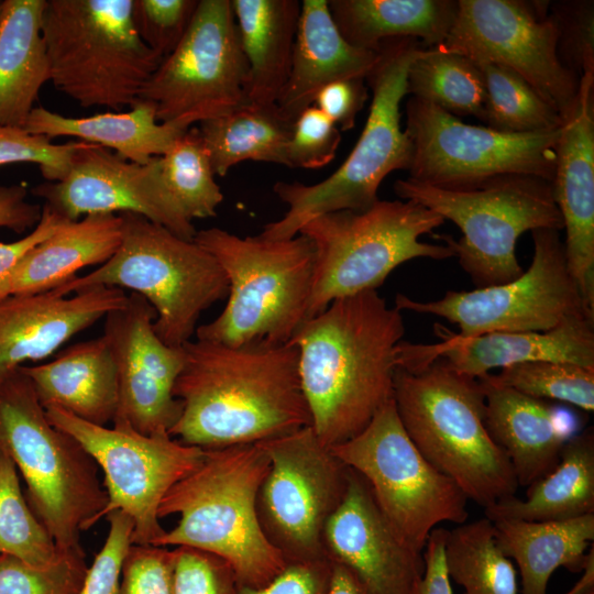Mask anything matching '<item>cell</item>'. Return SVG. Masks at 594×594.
<instances>
[{"label": "cell", "mask_w": 594, "mask_h": 594, "mask_svg": "<svg viewBox=\"0 0 594 594\" xmlns=\"http://www.w3.org/2000/svg\"><path fill=\"white\" fill-rule=\"evenodd\" d=\"M405 109V132L413 145L408 178L452 190L474 189L507 175L535 176L552 183L561 129L505 133L464 123L414 97Z\"/></svg>", "instance_id": "obj_13"}, {"label": "cell", "mask_w": 594, "mask_h": 594, "mask_svg": "<svg viewBox=\"0 0 594 594\" xmlns=\"http://www.w3.org/2000/svg\"><path fill=\"white\" fill-rule=\"evenodd\" d=\"M588 594H594V592H593V593H588Z\"/></svg>", "instance_id": "obj_57"}, {"label": "cell", "mask_w": 594, "mask_h": 594, "mask_svg": "<svg viewBox=\"0 0 594 594\" xmlns=\"http://www.w3.org/2000/svg\"><path fill=\"white\" fill-rule=\"evenodd\" d=\"M377 59L378 52L345 41L330 14L328 0H302L289 75L276 106L294 122L312 106L321 88L341 79H365Z\"/></svg>", "instance_id": "obj_26"}, {"label": "cell", "mask_w": 594, "mask_h": 594, "mask_svg": "<svg viewBox=\"0 0 594 594\" xmlns=\"http://www.w3.org/2000/svg\"><path fill=\"white\" fill-rule=\"evenodd\" d=\"M393 399L400 422L422 457L484 509L515 496L519 485L506 453L485 426V397L477 378L443 358L397 367Z\"/></svg>", "instance_id": "obj_4"}, {"label": "cell", "mask_w": 594, "mask_h": 594, "mask_svg": "<svg viewBox=\"0 0 594 594\" xmlns=\"http://www.w3.org/2000/svg\"><path fill=\"white\" fill-rule=\"evenodd\" d=\"M477 380L485 397L486 429L508 457L518 485L528 487L557 466L564 444L581 431L579 419L498 383L490 373Z\"/></svg>", "instance_id": "obj_25"}, {"label": "cell", "mask_w": 594, "mask_h": 594, "mask_svg": "<svg viewBox=\"0 0 594 594\" xmlns=\"http://www.w3.org/2000/svg\"><path fill=\"white\" fill-rule=\"evenodd\" d=\"M0 451L21 472L28 503L59 550L81 549L80 534L105 517L98 465L47 418L21 366L0 372Z\"/></svg>", "instance_id": "obj_5"}, {"label": "cell", "mask_w": 594, "mask_h": 594, "mask_svg": "<svg viewBox=\"0 0 594 594\" xmlns=\"http://www.w3.org/2000/svg\"><path fill=\"white\" fill-rule=\"evenodd\" d=\"M559 28L558 54L562 64L580 78L594 74L593 1L549 4Z\"/></svg>", "instance_id": "obj_45"}, {"label": "cell", "mask_w": 594, "mask_h": 594, "mask_svg": "<svg viewBox=\"0 0 594 594\" xmlns=\"http://www.w3.org/2000/svg\"><path fill=\"white\" fill-rule=\"evenodd\" d=\"M444 564L463 594H519L513 561L498 548L487 517L448 530Z\"/></svg>", "instance_id": "obj_36"}, {"label": "cell", "mask_w": 594, "mask_h": 594, "mask_svg": "<svg viewBox=\"0 0 594 594\" xmlns=\"http://www.w3.org/2000/svg\"><path fill=\"white\" fill-rule=\"evenodd\" d=\"M87 569L82 548L59 550L56 559L43 566L0 553V594H78Z\"/></svg>", "instance_id": "obj_42"}, {"label": "cell", "mask_w": 594, "mask_h": 594, "mask_svg": "<svg viewBox=\"0 0 594 594\" xmlns=\"http://www.w3.org/2000/svg\"><path fill=\"white\" fill-rule=\"evenodd\" d=\"M119 215L122 237L113 255L51 290L68 296L98 285L131 289L154 307L157 337L169 346H183L195 334L200 315L228 296L229 280L218 261L194 240L140 215Z\"/></svg>", "instance_id": "obj_9"}, {"label": "cell", "mask_w": 594, "mask_h": 594, "mask_svg": "<svg viewBox=\"0 0 594 594\" xmlns=\"http://www.w3.org/2000/svg\"><path fill=\"white\" fill-rule=\"evenodd\" d=\"M127 298L121 288L98 285L73 296L47 290L0 300V372L47 358Z\"/></svg>", "instance_id": "obj_24"}, {"label": "cell", "mask_w": 594, "mask_h": 594, "mask_svg": "<svg viewBox=\"0 0 594 594\" xmlns=\"http://www.w3.org/2000/svg\"><path fill=\"white\" fill-rule=\"evenodd\" d=\"M322 543L326 557L351 570L371 594H409L425 571L424 553L400 539L366 481L352 469Z\"/></svg>", "instance_id": "obj_21"}, {"label": "cell", "mask_w": 594, "mask_h": 594, "mask_svg": "<svg viewBox=\"0 0 594 594\" xmlns=\"http://www.w3.org/2000/svg\"><path fill=\"white\" fill-rule=\"evenodd\" d=\"M26 195L23 185L0 186V228L22 233L36 227L43 207L29 202Z\"/></svg>", "instance_id": "obj_54"}, {"label": "cell", "mask_w": 594, "mask_h": 594, "mask_svg": "<svg viewBox=\"0 0 594 594\" xmlns=\"http://www.w3.org/2000/svg\"><path fill=\"white\" fill-rule=\"evenodd\" d=\"M44 409L48 420L75 438L101 469L108 496L105 517L112 510L125 513L134 525L132 544L154 546L166 531L158 516L164 496L202 461L206 450L166 433H140L124 421L109 428L57 407Z\"/></svg>", "instance_id": "obj_17"}, {"label": "cell", "mask_w": 594, "mask_h": 594, "mask_svg": "<svg viewBox=\"0 0 594 594\" xmlns=\"http://www.w3.org/2000/svg\"><path fill=\"white\" fill-rule=\"evenodd\" d=\"M436 344L404 343L407 356L418 362L443 358L457 372L479 378L491 370L514 364L553 361L594 369V315L579 312L542 332H493L462 338L435 326Z\"/></svg>", "instance_id": "obj_23"}, {"label": "cell", "mask_w": 594, "mask_h": 594, "mask_svg": "<svg viewBox=\"0 0 594 594\" xmlns=\"http://www.w3.org/2000/svg\"><path fill=\"white\" fill-rule=\"evenodd\" d=\"M173 553L174 594H237V576L223 559L186 546Z\"/></svg>", "instance_id": "obj_47"}, {"label": "cell", "mask_w": 594, "mask_h": 594, "mask_svg": "<svg viewBox=\"0 0 594 594\" xmlns=\"http://www.w3.org/2000/svg\"><path fill=\"white\" fill-rule=\"evenodd\" d=\"M1 6H2V2H1V4H0V14H1Z\"/></svg>", "instance_id": "obj_56"}, {"label": "cell", "mask_w": 594, "mask_h": 594, "mask_svg": "<svg viewBox=\"0 0 594 594\" xmlns=\"http://www.w3.org/2000/svg\"><path fill=\"white\" fill-rule=\"evenodd\" d=\"M174 396L182 414L169 435L204 450L253 444L311 426L295 344L228 345L190 340Z\"/></svg>", "instance_id": "obj_1"}, {"label": "cell", "mask_w": 594, "mask_h": 594, "mask_svg": "<svg viewBox=\"0 0 594 594\" xmlns=\"http://www.w3.org/2000/svg\"><path fill=\"white\" fill-rule=\"evenodd\" d=\"M109 530L102 548L87 569L78 594H119L124 559L132 544L133 521L121 510L107 516Z\"/></svg>", "instance_id": "obj_48"}, {"label": "cell", "mask_w": 594, "mask_h": 594, "mask_svg": "<svg viewBox=\"0 0 594 594\" xmlns=\"http://www.w3.org/2000/svg\"><path fill=\"white\" fill-rule=\"evenodd\" d=\"M121 237L119 213H92L67 221L20 261L4 285L6 298L54 289L75 278L79 270L106 263Z\"/></svg>", "instance_id": "obj_29"}, {"label": "cell", "mask_w": 594, "mask_h": 594, "mask_svg": "<svg viewBox=\"0 0 594 594\" xmlns=\"http://www.w3.org/2000/svg\"><path fill=\"white\" fill-rule=\"evenodd\" d=\"M340 129L314 105L294 121L286 148V166L320 168L336 156L341 142Z\"/></svg>", "instance_id": "obj_46"}, {"label": "cell", "mask_w": 594, "mask_h": 594, "mask_svg": "<svg viewBox=\"0 0 594 594\" xmlns=\"http://www.w3.org/2000/svg\"><path fill=\"white\" fill-rule=\"evenodd\" d=\"M106 338L117 367L119 407L113 421L146 435H169L182 414L174 386L185 363L183 346H169L155 333L156 311L132 293L105 317ZM170 436V435H169Z\"/></svg>", "instance_id": "obj_20"}, {"label": "cell", "mask_w": 594, "mask_h": 594, "mask_svg": "<svg viewBox=\"0 0 594 594\" xmlns=\"http://www.w3.org/2000/svg\"><path fill=\"white\" fill-rule=\"evenodd\" d=\"M270 459L256 510L261 528L286 563L326 559V525L343 501L350 468L311 426L258 442Z\"/></svg>", "instance_id": "obj_14"}, {"label": "cell", "mask_w": 594, "mask_h": 594, "mask_svg": "<svg viewBox=\"0 0 594 594\" xmlns=\"http://www.w3.org/2000/svg\"><path fill=\"white\" fill-rule=\"evenodd\" d=\"M560 231L532 230L534 257L528 270L508 283L468 292L448 290L433 301L397 294L395 307L444 318L459 327L458 336L493 332H542L566 317L588 312L571 275Z\"/></svg>", "instance_id": "obj_15"}, {"label": "cell", "mask_w": 594, "mask_h": 594, "mask_svg": "<svg viewBox=\"0 0 594 594\" xmlns=\"http://www.w3.org/2000/svg\"><path fill=\"white\" fill-rule=\"evenodd\" d=\"M0 553L43 566L59 553L54 540L21 492L16 468L0 451Z\"/></svg>", "instance_id": "obj_40"}, {"label": "cell", "mask_w": 594, "mask_h": 594, "mask_svg": "<svg viewBox=\"0 0 594 594\" xmlns=\"http://www.w3.org/2000/svg\"><path fill=\"white\" fill-rule=\"evenodd\" d=\"M594 74L580 78L557 144L552 194L565 230L569 271L594 311Z\"/></svg>", "instance_id": "obj_22"}, {"label": "cell", "mask_w": 594, "mask_h": 594, "mask_svg": "<svg viewBox=\"0 0 594 594\" xmlns=\"http://www.w3.org/2000/svg\"><path fill=\"white\" fill-rule=\"evenodd\" d=\"M44 408L57 407L98 426L113 422L119 383L111 349L103 336L75 343L53 361L21 365Z\"/></svg>", "instance_id": "obj_27"}, {"label": "cell", "mask_w": 594, "mask_h": 594, "mask_svg": "<svg viewBox=\"0 0 594 594\" xmlns=\"http://www.w3.org/2000/svg\"><path fill=\"white\" fill-rule=\"evenodd\" d=\"M133 0H46L41 33L50 81L81 107L119 110L139 100L163 61L140 38Z\"/></svg>", "instance_id": "obj_8"}, {"label": "cell", "mask_w": 594, "mask_h": 594, "mask_svg": "<svg viewBox=\"0 0 594 594\" xmlns=\"http://www.w3.org/2000/svg\"><path fill=\"white\" fill-rule=\"evenodd\" d=\"M490 520L558 521L594 514V430L590 427L563 447L557 466L516 496L484 509Z\"/></svg>", "instance_id": "obj_34"}, {"label": "cell", "mask_w": 594, "mask_h": 594, "mask_svg": "<svg viewBox=\"0 0 594 594\" xmlns=\"http://www.w3.org/2000/svg\"><path fill=\"white\" fill-rule=\"evenodd\" d=\"M400 311L377 290L333 300L306 320L289 343L299 352L311 428L327 448L359 435L393 398Z\"/></svg>", "instance_id": "obj_2"}, {"label": "cell", "mask_w": 594, "mask_h": 594, "mask_svg": "<svg viewBox=\"0 0 594 594\" xmlns=\"http://www.w3.org/2000/svg\"><path fill=\"white\" fill-rule=\"evenodd\" d=\"M248 63V102L276 103L289 75L298 0H231Z\"/></svg>", "instance_id": "obj_31"}, {"label": "cell", "mask_w": 594, "mask_h": 594, "mask_svg": "<svg viewBox=\"0 0 594 594\" xmlns=\"http://www.w3.org/2000/svg\"><path fill=\"white\" fill-rule=\"evenodd\" d=\"M293 123L276 103L244 106L199 123V132L213 172L226 176L244 161L286 166V148Z\"/></svg>", "instance_id": "obj_35"}, {"label": "cell", "mask_w": 594, "mask_h": 594, "mask_svg": "<svg viewBox=\"0 0 594 594\" xmlns=\"http://www.w3.org/2000/svg\"><path fill=\"white\" fill-rule=\"evenodd\" d=\"M270 459L260 443L206 450L164 496L160 518L178 515L154 546H186L227 561L240 585L261 587L287 565L266 539L256 499Z\"/></svg>", "instance_id": "obj_3"}, {"label": "cell", "mask_w": 594, "mask_h": 594, "mask_svg": "<svg viewBox=\"0 0 594 594\" xmlns=\"http://www.w3.org/2000/svg\"><path fill=\"white\" fill-rule=\"evenodd\" d=\"M443 223L432 210L408 200H378L364 211L340 210L308 220L298 232L315 251L305 321L336 299L377 290L405 262L453 257L446 244L419 240Z\"/></svg>", "instance_id": "obj_10"}, {"label": "cell", "mask_w": 594, "mask_h": 594, "mask_svg": "<svg viewBox=\"0 0 594 594\" xmlns=\"http://www.w3.org/2000/svg\"><path fill=\"white\" fill-rule=\"evenodd\" d=\"M158 162L167 190L190 221L217 215L223 194L198 127H190Z\"/></svg>", "instance_id": "obj_39"}, {"label": "cell", "mask_w": 594, "mask_h": 594, "mask_svg": "<svg viewBox=\"0 0 594 594\" xmlns=\"http://www.w3.org/2000/svg\"><path fill=\"white\" fill-rule=\"evenodd\" d=\"M326 594L371 593L351 570L338 562L331 561V575Z\"/></svg>", "instance_id": "obj_55"}, {"label": "cell", "mask_w": 594, "mask_h": 594, "mask_svg": "<svg viewBox=\"0 0 594 594\" xmlns=\"http://www.w3.org/2000/svg\"><path fill=\"white\" fill-rule=\"evenodd\" d=\"M67 220L43 206L40 222L32 231L14 242H0V300L4 299V285L20 261L37 244L54 234Z\"/></svg>", "instance_id": "obj_52"}, {"label": "cell", "mask_w": 594, "mask_h": 594, "mask_svg": "<svg viewBox=\"0 0 594 594\" xmlns=\"http://www.w3.org/2000/svg\"><path fill=\"white\" fill-rule=\"evenodd\" d=\"M194 241L220 264L228 301L212 321L196 329L198 340L240 345L287 343L305 322L315 251L298 233L285 240L241 238L220 228L197 231Z\"/></svg>", "instance_id": "obj_7"}, {"label": "cell", "mask_w": 594, "mask_h": 594, "mask_svg": "<svg viewBox=\"0 0 594 594\" xmlns=\"http://www.w3.org/2000/svg\"><path fill=\"white\" fill-rule=\"evenodd\" d=\"M364 78L341 79L326 85L317 94L314 106L321 110L339 129L354 128L356 116L369 99Z\"/></svg>", "instance_id": "obj_51"}, {"label": "cell", "mask_w": 594, "mask_h": 594, "mask_svg": "<svg viewBox=\"0 0 594 594\" xmlns=\"http://www.w3.org/2000/svg\"><path fill=\"white\" fill-rule=\"evenodd\" d=\"M407 94L455 117L483 119L484 79L475 63L464 55L426 47L409 66Z\"/></svg>", "instance_id": "obj_37"}, {"label": "cell", "mask_w": 594, "mask_h": 594, "mask_svg": "<svg viewBox=\"0 0 594 594\" xmlns=\"http://www.w3.org/2000/svg\"><path fill=\"white\" fill-rule=\"evenodd\" d=\"M482 73L486 101L482 121L505 133L560 130L562 117L521 76L488 61H473Z\"/></svg>", "instance_id": "obj_38"}, {"label": "cell", "mask_w": 594, "mask_h": 594, "mask_svg": "<svg viewBox=\"0 0 594 594\" xmlns=\"http://www.w3.org/2000/svg\"><path fill=\"white\" fill-rule=\"evenodd\" d=\"M2 1H0V4H1Z\"/></svg>", "instance_id": "obj_58"}, {"label": "cell", "mask_w": 594, "mask_h": 594, "mask_svg": "<svg viewBox=\"0 0 594 594\" xmlns=\"http://www.w3.org/2000/svg\"><path fill=\"white\" fill-rule=\"evenodd\" d=\"M46 0H6L0 14V125L22 128L50 80L41 33Z\"/></svg>", "instance_id": "obj_32"}, {"label": "cell", "mask_w": 594, "mask_h": 594, "mask_svg": "<svg viewBox=\"0 0 594 594\" xmlns=\"http://www.w3.org/2000/svg\"><path fill=\"white\" fill-rule=\"evenodd\" d=\"M198 0H133L132 20L143 43L162 59L180 43Z\"/></svg>", "instance_id": "obj_43"}, {"label": "cell", "mask_w": 594, "mask_h": 594, "mask_svg": "<svg viewBox=\"0 0 594 594\" xmlns=\"http://www.w3.org/2000/svg\"><path fill=\"white\" fill-rule=\"evenodd\" d=\"M328 7L346 42L374 52L392 38H419L427 47L438 46L458 12L454 0H329Z\"/></svg>", "instance_id": "obj_33"}, {"label": "cell", "mask_w": 594, "mask_h": 594, "mask_svg": "<svg viewBox=\"0 0 594 594\" xmlns=\"http://www.w3.org/2000/svg\"><path fill=\"white\" fill-rule=\"evenodd\" d=\"M447 534L442 527L430 532L424 550L425 571L409 594H453L444 564Z\"/></svg>", "instance_id": "obj_53"}, {"label": "cell", "mask_w": 594, "mask_h": 594, "mask_svg": "<svg viewBox=\"0 0 594 594\" xmlns=\"http://www.w3.org/2000/svg\"><path fill=\"white\" fill-rule=\"evenodd\" d=\"M331 575V561L287 563L270 583L261 587L238 585L237 594H326Z\"/></svg>", "instance_id": "obj_50"}, {"label": "cell", "mask_w": 594, "mask_h": 594, "mask_svg": "<svg viewBox=\"0 0 594 594\" xmlns=\"http://www.w3.org/2000/svg\"><path fill=\"white\" fill-rule=\"evenodd\" d=\"M501 551L519 569L521 594H548L556 570L583 571L594 540V514L568 520H491Z\"/></svg>", "instance_id": "obj_30"}, {"label": "cell", "mask_w": 594, "mask_h": 594, "mask_svg": "<svg viewBox=\"0 0 594 594\" xmlns=\"http://www.w3.org/2000/svg\"><path fill=\"white\" fill-rule=\"evenodd\" d=\"M44 206L76 221L92 213L140 215L174 234L193 241L197 230L167 190L158 156L146 164L127 161L99 145L78 150L66 176L32 189Z\"/></svg>", "instance_id": "obj_19"}, {"label": "cell", "mask_w": 594, "mask_h": 594, "mask_svg": "<svg viewBox=\"0 0 594 594\" xmlns=\"http://www.w3.org/2000/svg\"><path fill=\"white\" fill-rule=\"evenodd\" d=\"M415 38L384 41L378 59L366 76L372 90L364 129L341 166L314 185L277 182L273 190L288 206L278 220L264 226L260 235L285 240L322 213L364 211L377 202L383 179L394 170L409 169L413 145L400 124V103L407 95V75L413 61L425 50Z\"/></svg>", "instance_id": "obj_6"}, {"label": "cell", "mask_w": 594, "mask_h": 594, "mask_svg": "<svg viewBox=\"0 0 594 594\" xmlns=\"http://www.w3.org/2000/svg\"><path fill=\"white\" fill-rule=\"evenodd\" d=\"M330 449L366 481L381 512L415 551L424 553L430 532L441 522H466L468 497L422 457L393 398L359 435Z\"/></svg>", "instance_id": "obj_12"}, {"label": "cell", "mask_w": 594, "mask_h": 594, "mask_svg": "<svg viewBox=\"0 0 594 594\" xmlns=\"http://www.w3.org/2000/svg\"><path fill=\"white\" fill-rule=\"evenodd\" d=\"M548 9V1L458 0L452 29L435 47L514 70L564 119L580 77L559 57V28Z\"/></svg>", "instance_id": "obj_18"}, {"label": "cell", "mask_w": 594, "mask_h": 594, "mask_svg": "<svg viewBox=\"0 0 594 594\" xmlns=\"http://www.w3.org/2000/svg\"><path fill=\"white\" fill-rule=\"evenodd\" d=\"M246 84L248 63L231 0H198L183 40L161 62L139 99L155 105L160 122L193 127L248 103Z\"/></svg>", "instance_id": "obj_16"}, {"label": "cell", "mask_w": 594, "mask_h": 594, "mask_svg": "<svg viewBox=\"0 0 594 594\" xmlns=\"http://www.w3.org/2000/svg\"><path fill=\"white\" fill-rule=\"evenodd\" d=\"M85 144L82 141L55 144L22 128L0 125V165L33 163L46 182H58L66 176L75 153Z\"/></svg>", "instance_id": "obj_44"}, {"label": "cell", "mask_w": 594, "mask_h": 594, "mask_svg": "<svg viewBox=\"0 0 594 594\" xmlns=\"http://www.w3.org/2000/svg\"><path fill=\"white\" fill-rule=\"evenodd\" d=\"M493 377L525 395L594 410V369L569 362L537 361L501 369Z\"/></svg>", "instance_id": "obj_41"}, {"label": "cell", "mask_w": 594, "mask_h": 594, "mask_svg": "<svg viewBox=\"0 0 594 594\" xmlns=\"http://www.w3.org/2000/svg\"><path fill=\"white\" fill-rule=\"evenodd\" d=\"M190 125L160 122L154 103L139 99L127 112H105L70 118L44 107H34L22 129L50 140L74 136L82 142L112 148L127 161L146 164L162 156Z\"/></svg>", "instance_id": "obj_28"}, {"label": "cell", "mask_w": 594, "mask_h": 594, "mask_svg": "<svg viewBox=\"0 0 594 594\" xmlns=\"http://www.w3.org/2000/svg\"><path fill=\"white\" fill-rule=\"evenodd\" d=\"M395 194L452 221L462 232L436 235L450 248L475 288L508 283L524 273L516 243L526 231L563 229L551 182L527 175H507L468 190L443 189L398 179Z\"/></svg>", "instance_id": "obj_11"}, {"label": "cell", "mask_w": 594, "mask_h": 594, "mask_svg": "<svg viewBox=\"0 0 594 594\" xmlns=\"http://www.w3.org/2000/svg\"><path fill=\"white\" fill-rule=\"evenodd\" d=\"M119 594H174V553L164 547L131 544Z\"/></svg>", "instance_id": "obj_49"}]
</instances>
